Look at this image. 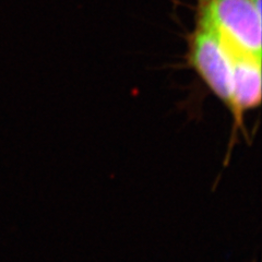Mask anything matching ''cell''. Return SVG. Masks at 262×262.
Returning a JSON list of instances; mask_svg holds the SVG:
<instances>
[{
	"label": "cell",
	"instance_id": "cell-1",
	"mask_svg": "<svg viewBox=\"0 0 262 262\" xmlns=\"http://www.w3.org/2000/svg\"><path fill=\"white\" fill-rule=\"evenodd\" d=\"M194 9L227 46L261 57V0H196Z\"/></svg>",
	"mask_w": 262,
	"mask_h": 262
},
{
	"label": "cell",
	"instance_id": "cell-2",
	"mask_svg": "<svg viewBox=\"0 0 262 262\" xmlns=\"http://www.w3.org/2000/svg\"><path fill=\"white\" fill-rule=\"evenodd\" d=\"M186 39L187 64L229 110L233 94L232 51L214 30L198 19Z\"/></svg>",
	"mask_w": 262,
	"mask_h": 262
},
{
	"label": "cell",
	"instance_id": "cell-3",
	"mask_svg": "<svg viewBox=\"0 0 262 262\" xmlns=\"http://www.w3.org/2000/svg\"><path fill=\"white\" fill-rule=\"evenodd\" d=\"M229 49L233 55V94L229 112L236 127H242L244 114L255 110L261 103V57Z\"/></svg>",
	"mask_w": 262,
	"mask_h": 262
}]
</instances>
